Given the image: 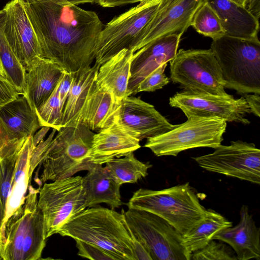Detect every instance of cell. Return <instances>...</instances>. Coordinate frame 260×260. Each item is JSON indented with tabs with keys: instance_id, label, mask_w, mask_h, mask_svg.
<instances>
[{
	"instance_id": "cell-5",
	"label": "cell",
	"mask_w": 260,
	"mask_h": 260,
	"mask_svg": "<svg viewBox=\"0 0 260 260\" xmlns=\"http://www.w3.org/2000/svg\"><path fill=\"white\" fill-rule=\"evenodd\" d=\"M28 189L24 203L5 224L3 260L41 259L47 238L38 206L40 187L29 184Z\"/></svg>"
},
{
	"instance_id": "cell-29",
	"label": "cell",
	"mask_w": 260,
	"mask_h": 260,
	"mask_svg": "<svg viewBox=\"0 0 260 260\" xmlns=\"http://www.w3.org/2000/svg\"><path fill=\"white\" fill-rule=\"evenodd\" d=\"M104 167L110 175L121 185L124 183H135L148 175L152 165L138 160L133 152L115 158L105 164Z\"/></svg>"
},
{
	"instance_id": "cell-23",
	"label": "cell",
	"mask_w": 260,
	"mask_h": 260,
	"mask_svg": "<svg viewBox=\"0 0 260 260\" xmlns=\"http://www.w3.org/2000/svg\"><path fill=\"white\" fill-rule=\"evenodd\" d=\"M100 67L92 66L73 72V80L63 107L61 126H75L81 123V114L85 104L96 84Z\"/></svg>"
},
{
	"instance_id": "cell-14",
	"label": "cell",
	"mask_w": 260,
	"mask_h": 260,
	"mask_svg": "<svg viewBox=\"0 0 260 260\" xmlns=\"http://www.w3.org/2000/svg\"><path fill=\"white\" fill-rule=\"evenodd\" d=\"M204 0H161L156 13L137 38L135 53L151 42L170 35L182 36Z\"/></svg>"
},
{
	"instance_id": "cell-16",
	"label": "cell",
	"mask_w": 260,
	"mask_h": 260,
	"mask_svg": "<svg viewBox=\"0 0 260 260\" xmlns=\"http://www.w3.org/2000/svg\"><path fill=\"white\" fill-rule=\"evenodd\" d=\"M115 119L140 141L167 133L175 128L154 106L139 98L128 96L119 102Z\"/></svg>"
},
{
	"instance_id": "cell-25",
	"label": "cell",
	"mask_w": 260,
	"mask_h": 260,
	"mask_svg": "<svg viewBox=\"0 0 260 260\" xmlns=\"http://www.w3.org/2000/svg\"><path fill=\"white\" fill-rule=\"evenodd\" d=\"M133 52L121 50L100 66L96 84L111 93L117 101L128 96V84Z\"/></svg>"
},
{
	"instance_id": "cell-47",
	"label": "cell",
	"mask_w": 260,
	"mask_h": 260,
	"mask_svg": "<svg viewBox=\"0 0 260 260\" xmlns=\"http://www.w3.org/2000/svg\"><path fill=\"white\" fill-rule=\"evenodd\" d=\"M0 75L7 78L5 70L0 60Z\"/></svg>"
},
{
	"instance_id": "cell-28",
	"label": "cell",
	"mask_w": 260,
	"mask_h": 260,
	"mask_svg": "<svg viewBox=\"0 0 260 260\" xmlns=\"http://www.w3.org/2000/svg\"><path fill=\"white\" fill-rule=\"evenodd\" d=\"M232 226L225 217L211 209H207L204 218L183 236V244L192 252L205 246L223 230Z\"/></svg>"
},
{
	"instance_id": "cell-1",
	"label": "cell",
	"mask_w": 260,
	"mask_h": 260,
	"mask_svg": "<svg viewBox=\"0 0 260 260\" xmlns=\"http://www.w3.org/2000/svg\"><path fill=\"white\" fill-rule=\"evenodd\" d=\"M26 7L41 57L52 60L68 72L90 66L103 28L95 12L66 0H39L26 2Z\"/></svg>"
},
{
	"instance_id": "cell-44",
	"label": "cell",
	"mask_w": 260,
	"mask_h": 260,
	"mask_svg": "<svg viewBox=\"0 0 260 260\" xmlns=\"http://www.w3.org/2000/svg\"><path fill=\"white\" fill-rule=\"evenodd\" d=\"M27 3H33L39 0H25ZM71 4L78 5L79 4H83L86 3H94L96 2L97 0H66Z\"/></svg>"
},
{
	"instance_id": "cell-48",
	"label": "cell",
	"mask_w": 260,
	"mask_h": 260,
	"mask_svg": "<svg viewBox=\"0 0 260 260\" xmlns=\"http://www.w3.org/2000/svg\"><path fill=\"white\" fill-rule=\"evenodd\" d=\"M236 3L244 7L245 3L246 0H232Z\"/></svg>"
},
{
	"instance_id": "cell-38",
	"label": "cell",
	"mask_w": 260,
	"mask_h": 260,
	"mask_svg": "<svg viewBox=\"0 0 260 260\" xmlns=\"http://www.w3.org/2000/svg\"><path fill=\"white\" fill-rule=\"evenodd\" d=\"M25 141H15L12 140L4 124L0 119V157L21 146Z\"/></svg>"
},
{
	"instance_id": "cell-3",
	"label": "cell",
	"mask_w": 260,
	"mask_h": 260,
	"mask_svg": "<svg viewBox=\"0 0 260 260\" xmlns=\"http://www.w3.org/2000/svg\"><path fill=\"white\" fill-rule=\"evenodd\" d=\"M127 206L160 217L183 236L204 218L207 211L188 182L161 190L140 188Z\"/></svg>"
},
{
	"instance_id": "cell-37",
	"label": "cell",
	"mask_w": 260,
	"mask_h": 260,
	"mask_svg": "<svg viewBox=\"0 0 260 260\" xmlns=\"http://www.w3.org/2000/svg\"><path fill=\"white\" fill-rule=\"evenodd\" d=\"M19 95L14 85L6 77L0 75V108Z\"/></svg>"
},
{
	"instance_id": "cell-19",
	"label": "cell",
	"mask_w": 260,
	"mask_h": 260,
	"mask_svg": "<svg viewBox=\"0 0 260 260\" xmlns=\"http://www.w3.org/2000/svg\"><path fill=\"white\" fill-rule=\"evenodd\" d=\"M25 71L23 95L36 110L52 94L65 70L52 60L38 57Z\"/></svg>"
},
{
	"instance_id": "cell-45",
	"label": "cell",
	"mask_w": 260,
	"mask_h": 260,
	"mask_svg": "<svg viewBox=\"0 0 260 260\" xmlns=\"http://www.w3.org/2000/svg\"><path fill=\"white\" fill-rule=\"evenodd\" d=\"M5 209L3 205L1 197L0 196V233L2 236V226L5 217ZM3 237V236H2Z\"/></svg>"
},
{
	"instance_id": "cell-13",
	"label": "cell",
	"mask_w": 260,
	"mask_h": 260,
	"mask_svg": "<svg viewBox=\"0 0 260 260\" xmlns=\"http://www.w3.org/2000/svg\"><path fill=\"white\" fill-rule=\"evenodd\" d=\"M169 104L181 109L187 118L212 117L226 122L250 123L246 116L251 111L243 96L235 99L228 93L215 95L182 90L170 98Z\"/></svg>"
},
{
	"instance_id": "cell-2",
	"label": "cell",
	"mask_w": 260,
	"mask_h": 260,
	"mask_svg": "<svg viewBox=\"0 0 260 260\" xmlns=\"http://www.w3.org/2000/svg\"><path fill=\"white\" fill-rule=\"evenodd\" d=\"M58 234L96 245L118 260H135L123 213L102 207L85 209L65 224Z\"/></svg>"
},
{
	"instance_id": "cell-20",
	"label": "cell",
	"mask_w": 260,
	"mask_h": 260,
	"mask_svg": "<svg viewBox=\"0 0 260 260\" xmlns=\"http://www.w3.org/2000/svg\"><path fill=\"white\" fill-rule=\"evenodd\" d=\"M240 220L234 226L227 228L216 234L213 240L229 245L238 260L260 259V230L255 224L248 207L240 209Z\"/></svg>"
},
{
	"instance_id": "cell-4",
	"label": "cell",
	"mask_w": 260,
	"mask_h": 260,
	"mask_svg": "<svg viewBox=\"0 0 260 260\" xmlns=\"http://www.w3.org/2000/svg\"><path fill=\"white\" fill-rule=\"evenodd\" d=\"M210 49L220 67L225 88L260 94V42L226 35L212 40Z\"/></svg>"
},
{
	"instance_id": "cell-36",
	"label": "cell",
	"mask_w": 260,
	"mask_h": 260,
	"mask_svg": "<svg viewBox=\"0 0 260 260\" xmlns=\"http://www.w3.org/2000/svg\"><path fill=\"white\" fill-rule=\"evenodd\" d=\"M78 255L92 260H118L117 258L106 250L91 244L75 240Z\"/></svg>"
},
{
	"instance_id": "cell-46",
	"label": "cell",
	"mask_w": 260,
	"mask_h": 260,
	"mask_svg": "<svg viewBox=\"0 0 260 260\" xmlns=\"http://www.w3.org/2000/svg\"><path fill=\"white\" fill-rule=\"evenodd\" d=\"M3 245H4L3 239L2 234L0 233V260L3 259Z\"/></svg>"
},
{
	"instance_id": "cell-7",
	"label": "cell",
	"mask_w": 260,
	"mask_h": 260,
	"mask_svg": "<svg viewBox=\"0 0 260 260\" xmlns=\"http://www.w3.org/2000/svg\"><path fill=\"white\" fill-rule=\"evenodd\" d=\"M226 122L212 117H190L167 133L147 138L144 147L157 156H177L180 152L198 147L215 148L223 140Z\"/></svg>"
},
{
	"instance_id": "cell-22",
	"label": "cell",
	"mask_w": 260,
	"mask_h": 260,
	"mask_svg": "<svg viewBox=\"0 0 260 260\" xmlns=\"http://www.w3.org/2000/svg\"><path fill=\"white\" fill-rule=\"evenodd\" d=\"M0 119L13 141H25L41 127L36 110L22 94L0 108Z\"/></svg>"
},
{
	"instance_id": "cell-41",
	"label": "cell",
	"mask_w": 260,
	"mask_h": 260,
	"mask_svg": "<svg viewBox=\"0 0 260 260\" xmlns=\"http://www.w3.org/2000/svg\"><path fill=\"white\" fill-rule=\"evenodd\" d=\"M245 99L250 109L257 117L260 116V94L257 93L244 94L243 96Z\"/></svg>"
},
{
	"instance_id": "cell-32",
	"label": "cell",
	"mask_w": 260,
	"mask_h": 260,
	"mask_svg": "<svg viewBox=\"0 0 260 260\" xmlns=\"http://www.w3.org/2000/svg\"><path fill=\"white\" fill-rule=\"evenodd\" d=\"M63 109L56 86L48 100L36 110L41 127L52 128L58 132L62 127Z\"/></svg>"
},
{
	"instance_id": "cell-40",
	"label": "cell",
	"mask_w": 260,
	"mask_h": 260,
	"mask_svg": "<svg viewBox=\"0 0 260 260\" xmlns=\"http://www.w3.org/2000/svg\"><path fill=\"white\" fill-rule=\"evenodd\" d=\"M127 228L131 235L135 260H152L150 254L146 247L137 239L128 226Z\"/></svg>"
},
{
	"instance_id": "cell-27",
	"label": "cell",
	"mask_w": 260,
	"mask_h": 260,
	"mask_svg": "<svg viewBox=\"0 0 260 260\" xmlns=\"http://www.w3.org/2000/svg\"><path fill=\"white\" fill-rule=\"evenodd\" d=\"M32 146V136L29 137L19 152L11 190L6 203L5 217L2 232L3 241L4 229L7 220L25 201V195L32 176L30 172V161Z\"/></svg>"
},
{
	"instance_id": "cell-39",
	"label": "cell",
	"mask_w": 260,
	"mask_h": 260,
	"mask_svg": "<svg viewBox=\"0 0 260 260\" xmlns=\"http://www.w3.org/2000/svg\"><path fill=\"white\" fill-rule=\"evenodd\" d=\"M73 80V72H68L65 71L57 84L58 94L63 107L71 89Z\"/></svg>"
},
{
	"instance_id": "cell-34",
	"label": "cell",
	"mask_w": 260,
	"mask_h": 260,
	"mask_svg": "<svg viewBox=\"0 0 260 260\" xmlns=\"http://www.w3.org/2000/svg\"><path fill=\"white\" fill-rule=\"evenodd\" d=\"M193 260H238L235 252L222 242L212 240L202 249L191 253Z\"/></svg>"
},
{
	"instance_id": "cell-8",
	"label": "cell",
	"mask_w": 260,
	"mask_h": 260,
	"mask_svg": "<svg viewBox=\"0 0 260 260\" xmlns=\"http://www.w3.org/2000/svg\"><path fill=\"white\" fill-rule=\"evenodd\" d=\"M129 230L146 247L152 260H190L183 236L168 222L152 213L121 210Z\"/></svg>"
},
{
	"instance_id": "cell-42",
	"label": "cell",
	"mask_w": 260,
	"mask_h": 260,
	"mask_svg": "<svg viewBox=\"0 0 260 260\" xmlns=\"http://www.w3.org/2000/svg\"><path fill=\"white\" fill-rule=\"evenodd\" d=\"M145 0H97L96 3L103 7L113 8L140 3Z\"/></svg>"
},
{
	"instance_id": "cell-17",
	"label": "cell",
	"mask_w": 260,
	"mask_h": 260,
	"mask_svg": "<svg viewBox=\"0 0 260 260\" xmlns=\"http://www.w3.org/2000/svg\"><path fill=\"white\" fill-rule=\"evenodd\" d=\"M181 37L170 35L160 37L133 53L128 84V96L136 94L138 85L147 76L175 57Z\"/></svg>"
},
{
	"instance_id": "cell-33",
	"label": "cell",
	"mask_w": 260,
	"mask_h": 260,
	"mask_svg": "<svg viewBox=\"0 0 260 260\" xmlns=\"http://www.w3.org/2000/svg\"><path fill=\"white\" fill-rule=\"evenodd\" d=\"M22 146L0 157V196L5 211L7 201L11 190L17 157Z\"/></svg>"
},
{
	"instance_id": "cell-30",
	"label": "cell",
	"mask_w": 260,
	"mask_h": 260,
	"mask_svg": "<svg viewBox=\"0 0 260 260\" xmlns=\"http://www.w3.org/2000/svg\"><path fill=\"white\" fill-rule=\"evenodd\" d=\"M5 12L0 10V60L7 79L20 94L24 92L25 70L10 46L4 32Z\"/></svg>"
},
{
	"instance_id": "cell-24",
	"label": "cell",
	"mask_w": 260,
	"mask_h": 260,
	"mask_svg": "<svg viewBox=\"0 0 260 260\" xmlns=\"http://www.w3.org/2000/svg\"><path fill=\"white\" fill-rule=\"evenodd\" d=\"M82 182L87 207L105 203L113 209L123 204L121 200V185L102 165L94 164L82 177Z\"/></svg>"
},
{
	"instance_id": "cell-43",
	"label": "cell",
	"mask_w": 260,
	"mask_h": 260,
	"mask_svg": "<svg viewBox=\"0 0 260 260\" xmlns=\"http://www.w3.org/2000/svg\"><path fill=\"white\" fill-rule=\"evenodd\" d=\"M244 7L259 20L260 16V0H246Z\"/></svg>"
},
{
	"instance_id": "cell-31",
	"label": "cell",
	"mask_w": 260,
	"mask_h": 260,
	"mask_svg": "<svg viewBox=\"0 0 260 260\" xmlns=\"http://www.w3.org/2000/svg\"><path fill=\"white\" fill-rule=\"evenodd\" d=\"M190 26L198 33L212 40L224 35L217 14L205 2H203L194 14Z\"/></svg>"
},
{
	"instance_id": "cell-9",
	"label": "cell",
	"mask_w": 260,
	"mask_h": 260,
	"mask_svg": "<svg viewBox=\"0 0 260 260\" xmlns=\"http://www.w3.org/2000/svg\"><path fill=\"white\" fill-rule=\"evenodd\" d=\"M38 206L43 214L46 238L58 234L67 222L87 208L82 177L72 176L44 183Z\"/></svg>"
},
{
	"instance_id": "cell-18",
	"label": "cell",
	"mask_w": 260,
	"mask_h": 260,
	"mask_svg": "<svg viewBox=\"0 0 260 260\" xmlns=\"http://www.w3.org/2000/svg\"><path fill=\"white\" fill-rule=\"evenodd\" d=\"M140 140L128 132L116 119L93 136L91 161L103 165L139 149Z\"/></svg>"
},
{
	"instance_id": "cell-12",
	"label": "cell",
	"mask_w": 260,
	"mask_h": 260,
	"mask_svg": "<svg viewBox=\"0 0 260 260\" xmlns=\"http://www.w3.org/2000/svg\"><path fill=\"white\" fill-rule=\"evenodd\" d=\"M192 158L208 171L260 183V150L253 143L232 141L228 146L220 144L211 153Z\"/></svg>"
},
{
	"instance_id": "cell-11",
	"label": "cell",
	"mask_w": 260,
	"mask_h": 260,
	"mask_svg": "<svg viewBox=\"0 0 260 260\" xmlns=\"http://www.w3.org/2000/svg\"><path fill=\"white\" fill-rule=\"evenodd\" d=\"M161 2L142 1L109 21L100 33L95 63L100 67L123 49L132 52L137 38L156 13Z\"/></svg>"
},
{
	"instance_id": "cell-35",
	"label": "cell",
	"mask_w": 260,
	"mask_h": 260,
	"mask_svg": "<svg viewBox=\"0 0 260 260\" xmlns=\"http://www.w3.org/2000/svg\"><path fill=\"white\" fill-rule=\"evenodd\" d=\"M167 66V63L160 65L147 76L138 85L135 93L142 91L153 92L168 84L170 79L164 73Z\"/></svg>"
},
{
	"instance_id": "cell-21",
	"label": "cell",
	"mask_w": 260,
	"mask_h": 260,
	"mask_svg": "<svg viewBox=\"0 0 260 260\" xmlns=\"http://www.w3.org/2000/svg\"><path fill=\"white\" fill-rule=\"evenodd\" d=\"M217 14L224 32L231 37L258 38L259 20L244 7L232 0H204Z\"/></svg>"
},
{
	"instance_id": "cell-15",
	"label": "cell",
	"mask_w": 260,
	"mask_h": 260,
	"mask_svg": "<svg viewBox=\"0 0 260 260\" xmlns=\"http://www.w3.org/2000/svg\"><path fill=\"white\" fill-rule=\"evenodd\" d=\"M4 32L18 60L26 71L41 57L37 34L28 16L25 0H11L6 4Z\"/></svg>"
},
{
	"instance_id": "cell-10",
	"label": "cell",
	"mask_w": 260,
	"mask_h": 260,
	"mask_svg": "<svg viewBox=\"0 0 260 260\" xmlns=\"http://www.w3.org/2000/svg\"><path fill=\"white\" fill-rule=\"evenodd\" d=\"M170 62V79L183 90L227 94L220 67L210 48L181 49Z\"/></svg>"
},
{
	"instance_id": "cell-6",
	"label": "cell",
	"mask_w": 260,
	"mask_h": 260,
	"mask_svg": "<svg viewBox=\"0 0 260 260\" xmlns=\"http://www.w3.org/2000/svg\"><path fill=\"white\" fill-rule=\"evenodd\" d=\"M48 144L40 164L43 170L40 184L73 176L88 171L94 165L91 148L94 135L82 123L62 127Z\"/></svg>"
},
{
	"instance_id": "cell-26",
	"label": "cell",
	"mask_w": 260,
	"mask_h": 260,
	"mask_svg": "<svg viewBox=\"0 0 260 260\" xmlns=\"http://www.w3.org/2000/svg\"><path fill=\"white\" fill-rule=\"evenodd\" d=\"M119 102L96 82L83 108L81 123L92 131L107 127L114 121Z\"/></svg>"
}]
</instances>
